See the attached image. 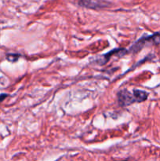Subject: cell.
Here are the masks:
<instances>
[{
	"mask_svg": "<svg viewBox=\"0 0 160 161\" xmlns=\"http://www.w3.org/2000/svg\"><path fill=\"white\" fill-rule=\"evenodd\" d=\"M19 57L20 56H19V55H17V54H8L7 57H6V58H7L8 61L14 62V61H17V59H18Z\"/></svg>",
	"mask_w": 160,
	"mask_h": 161,
	"instance_id": "obj_5",
	"label": "cell"
},
{
	"mask_svg": "<svg viewBox=\"0 0 160 161\" xmlns=\"http://www.w3.org/2000/svg\"><path fill=\"white\" fill-rule=\"evenodd\" d=\"M133 95H134L135 99H136V102H143L147 98V94L146 91H141V90H134L133 91Z\"/></svg>",
	"mask_w": 160,
	"mask_h": 161,
	"instance_id": "obj_4",
	"label": "cell"
},
{
	"mask_svg": "<svg viewBox=\"0 0 160 161\" xmlns=\"http://www.w3.org/2000/svg\"><path fill=\"white\" fill-rule=\"evenodd\" d=\"M78 5L87 9H101L108 7L110 6V3L106 0H79Z\"/></svg>",
	"mask_w": 160,
	"mask_h": 161,
	"instance_id": "obj_2",
	"label": "cell"
},
{
	"mask_svg": "<svg viewBox=\"0 0 160 161\" xmlns=\"http://www.w3.org/2000/svg\"><path fill=\"white\" fill-rule=\"evenodd\" d=\"M158 44H160V32L155 33L150 36L142 37L130 47L129 51L135 53L139 52L144 47H147V46L158 45Z\"/></svg>",
	"mask_w": 160,
	"mask_h": 161,
	"instance_id": "obj_1",
	"label": "cell"
},
{
	"mask_svg": "<svg viewBox=\"0 0 160 161\" xmlns=\"http://www.w3.org/2000/svg\"><path fill=\"white\" fill-rule=\"evenodd\" d=\"M117 96L118 102H119V105H122V106H128L131 104L136 102L134 95H133V93L131 94L127 90H122V91H119Z\"/></svg>",
	"mask_w": 160,
	"mask_h": 161,
	"instance_id": "obj_3",
	"label": "cell"
}]
</instances>
